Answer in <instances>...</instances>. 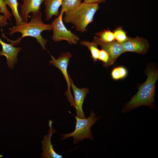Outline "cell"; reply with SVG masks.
I'll return each mask as SVG.
<instances>
[{
  "mask_svg": "<svg viewBox=\"0 0 158 158\" xmlns=\"http://www.w3.org/2000/svg\"><path fill=\"white\" fill-rule=\"evenodd\" d=\"M31 20L29 22L22 21L18 25L13 26L9 29V34L11 35L17 32H20L21 37H19L16 41L9 40L4 36V37L8 41L11 42L13 45L18 44L20 40L26 37H31L35 38L36 41L40 45L43 50L46 49L45 46L47 40L44 39L41 35L44 31H50L52 30L51 24H45L43 21L41 11L32 12Z\"/></svg>",
  "mask_w": 158,
  "mask_h": 158,
  "instance_id": "6da1fadb",
  "label": "cell"
},
{
  "mask_svg": "<svg viewBox=\"0 0 158 158\" xmlns=\"http://www.w3.org/2000/svg\"><path fill=\"white\" fill-rule=\"evenodd\" d=\"M146 81L139 87L138 92L126 103L121 110L125 113L142 106L154 109L155 84L158 78V70L152 68H147Z\"/></svg>",
  "mask_w": 158,
  "mask_h": 158,
  "instance_id": "7a4b0ae2",
  "label": "cell"
},
{
  "mask_svg": "<svg viewBox=\"0 0 158 158\" xmlns=\"http://www.w3.org/2000/svg\"><path fill=\"white\" fill-rule=\"evenodd\" d=\"M99 3H81L75 9L64 13L63 19L64 22L73 25L78 32H86L87 25L93 21L94 15L99 8Z\"/></svg>",
  "mask_w": 158,
  "mask_h": 158,
  "instance_id": "3957f363",
  "label": "cell"
},
{
  "mask_svg": "<svg viewBox=\"0 0 158 158\" xmlns=\"http://www.w3.org/2000/svg\"><path fill=\"white\" fill-rule=\"evenodd\" d=\"M76 120L75 130L72 132L67 134H62L63 137L60 139L62 140L70 137L73 138V143L77 144L80 141L85 138L89 139L92 141L94 140L91 128L100 118L96 116V113L92 110L89 116L84 119L80 118L75 116Z\"/></svg>",
  "mask_w": 158,
  "mask_h": 158,
  "instance_id": "277c9868",
  "label": "cell"
},
{
  "mask_svg": "<svg viewBox=\"0 0 158 158\" xmlns=\"http://www.w3.org/2000/svg\"><path fill=\"white\" fill-rule=\"evenodd\" d=\"M64 13V11L61 10L59 14L51 22L53 31L51 39L55 42L65 40L70 44H77L80 38L65 26L62 20Z\"/></svg>",
  "mask_w": 158,
  "mask_h": 158,
  "instance_id": "5b68a950",
  "label": "cell"
},
{
  "mask_svg": "<svg viewBox=\"0 0 158 158\" xmlns=\"http://www.w3.org/2000/svg\"><path fill=\"white\" fill-rule=\"evenodd\" d=\"M51 55V59L49 61L50 64L59 68L63 73L67 83V90L65 92L68 101L71 105L74 107V98L71 91V83L69 75H68L67 69L70 59L72 57L70 52L61 53L57 59H55Z\"/></svg>",
  "mask_w": 158,
  "mask_h": 158,
  "instance_id": "8992f818",
  "label": "cell"
},
{
  "mask_svg": "<svg viewBox=\"0 0 158 158\" xmlns=\"http://www.w3.org/2000/svg\"><path fill=\"white\" fill-rule=\"evenodd\" d=\"M93 41L108 54L109 56L108 67L113 65L118 57L123 53L122 45L117 41L105 42L101 40L97 36L94 37Z\"/></svg>",
  "mask_w": 158,
  "mask_h": 158,
  "instance_id": "52a82bcc",
  "label": "cell"
},
{
  "mask_svg": "<svg viewBox=\"0 0 158 158\" xmlns=\"http://www.w3.org/2000/svg\"><path fill=\"white\" fill-rule=\"evenodd\" d=\"M120 43L122 45L123 53L130 51L144 54L147 53L149 47L147 41L139 36L134 38L128 37L126 41Z\"/></svg>",
  "mask_w": 158,
  "mask_h": 158,
  "instance_id": "ba28073f",
  "label": "cell"
},
{
  "mask_svg": "<svg viewBox=\"0 0 158 158\" xmlns=\"http://www.w3.org/2000/svg\"><path fill=\"white\" fill-rule=\"evenodd\" d=\"M69 77L71 87L74 95L73 107L76 111V116L80 118H85L82 106L84 100L89 92V89L87 88H80L76 87L71 77L69 76Z\"/></svg>",
  "mask_w": 158,
  "mask_h": 158,
  "instance_id": "9c48e42d",
  "label": "cell"
},
{
  "mask_svg": "<svg viewBox=\"0 0 158 158\" xmlns=\"http://www.w3.org/2000/svg\"><path fill=\"white\" fill-rule=\"evenodd\" d=\"M0 44L2 47L1 50L0 51V56H5L7 59V63L8 67L10 69L13 68L15 63L18 61L17 55L19 52L22 50V48L14 47L12 43H6L0 38Z\"/></svg>",
  "mask_w": 158,
  "mask_h": 158,
  "instance_id": "30bf717a",
  "label": "cell"
},
{
  "mask_svg": "<svg viewBox=\"0 0 158 158\" xmlns=\"http://www.w3.org/2000/svg\"><path fill=\"white\" fill-rule=\"evenodd\" d=\"M44 0H23L20 5V17L22 21L28 22L29 14L30 13L41 11V6Z\"/></svg>",
  "mask_w": 158,
  "mask_h": 158,
  "instance_id": "8fae6325",
  "label": "cell"
},
{
  "mask_svg": "<svg viewBox=\"0 0 158 158\" xmlns=\"http://www.w3.org/2000/svg\"><path fill=\"white\" fill-rule=\"evenodd\" d=\"M49 128L48 134L43 136V140L42 141L43 152L41 154V157L62 158L63 156L57 154L53 149L51 139L52 133H55L56 131L52 127Z\"/></svg>",
  "mask_w": 158,
  "mask_h": 158,
  "instance_id": "7c38bea8",
  "label": "cell"
},
{
  "mask_svg": "<svg viewBox=\"0 0 158 158\" xmlns=\"http://www.w3.org/2000/svg\"><path fill=\"white\" fill-rule=\"evenodd\" d=\"M62 0H44V12L46 21L49 20L53 16H57L59 14V9Z\"/></svg>",
  "mask_w": 158,
  "mask_h": 158,
  "instance_id": "4fadbf2b",
  "label": "cell"
},
{
  "mask_svg": "<svg viewBox=\"0 0 158 158\" xmlns=\"http://www.w3.org/2000/svg\"><path fill=\"white\" fill-rule=\"evenodd\" d=\"M80 43L86 47L90 51L91 57L94 62H96L98 59L99 50L97 48V44L94 41L90 42L85 40H81Z\"/></svg>",
  "mask_w": 158,
  "mask_h": 158,
  "instance_id": "5bb4252c",
  "label": "cell"
},
{
  "mask_svg": "<svg viewBox=\"0 0 158 158\" xmlns=\"http://www.w3.org/2000/svg\"><path fill=\"white\" fill-rule=\"evenodd\" d=\"M5 4L8 5L11 8L12 13L14 16L16 21V25L20 24L22 21L19 13L18 6L19 5L17 0H4Z\"/></svg>",
  "mask_w": 158,
  "mask_h": 158,
  "instance_id": "9a60e30c",
  "label": "cell"
},
{
  "mask_svg": "<svg viewBox=\"0 0 158 158\" xmlns=\"http://www.w3.org/2000/svg\"><path fill=\"white\" fill-rule=\"evenodd\" d=\"M82 0H62L61 10L64 13L72 11L77 8L81 3Z\"/></svg>",
  "mask_w": 158,
  "mask_h": 158,
  "instance_id": "2e32d148",
  "label": "cell"
},
{
  "mask_svg": "<svg viewBox=\"0 0 158 158\" xmlns=\"http://www.w3.org/2000/svg\"><path fill=\"white\" fill-rule=\"evenodd\" d=\"M101 40L105 42H111L115 40V37L113 32L110 30H104L95 33Z\"/></svg>",
  "mask_w": 158,
  "mask_h": 158,
  "instance_id": "e0dca14e",
  "label": "cell"
},
{
  "mask_svg": "<svg viewBox=\"0 0 158 158\" xmlns=\"http://www.w3.org/2000/svg\"><path fill=\"white\" fill-rule=\"evenodd\" d=\"M127 74L126 68L123 67L119 66L116 67L113 70L111 75L113 79L117 80L125 78Z\"/></svg>",
  "mask_w": 158,
  "mask_h": 158,
  "instance_id": "ac0fdd59",
  "label": "cell"
},
{
  "mask_svg": "<svg viewBox=\"0 0 158 158\" xmlns=\"http://www.w3.org/2000/svg\"><path fill=\"white\" fill-rule=\"evenodd\" d=\"M115 39L118 42L121 43L126 41L128 38L126 33L121 27L117 28L113 32Z\"/></svg>",
  "mask_w": 158,
  "mask_h": 158,
  "instance_id": "d6986e66",
  "label": "cell"
},
{
  "mask_svg": "<svg viewBox=\"0 0 158 158\" xmlns=\"http://www.w3.org/2000/svg\"><path fill=\"white\" fill-rule=\"evenodd\" d=\"M98 59L102 61L103 63V66L106 68L108 67L109 56L105 51L102 49L99 50Z\"/></svg>",
  "mask_w": 158,
  "mask_h": 158,
  "instance_id": "ffe728a7",
  "label": "cell"
},
{
  "mask_svg": "<svg viewBox=\"0 0 158 158\" xmlns=\"http://www.w3.org/2000/svg\"><path fill=\"white\" fill-rule=\"evenodd\" d=\"M0 13L3 14L11 21V18L12 15L7 9L6 5L5 4L4 0H0Z\"/></svg>",
  "mask_w": 158,
  "mask_h": 158,
  "instance_id": "44dd1931",
  "label": "cell"
},
{
  "mask_svg": "<svg viewBox=\"0 0 158 158\" xmlns=\"http://www.w3.org/2000/svg\"><path fill=\"white\" fill-rule=\"evenodd\" d=\"M7 17L4 15H0V27H3L8 24L7 21Z\"/></svg>",
  "mask_w": 158,
  "mask_h": 158,
  "instance_id": "7402d4cb",
  "label": "cell"
},
{
  "mask_svg": "<svg viewBox=\"0 0 158 158\" xmlns=\"http://www.w3.org/2000/svg\"><path fill=\"white\" fill-rule=\"evenodd\" d=\"M84 2L89 3H99L105 1L104 0H83Z\"/></svg>",
  "mask_w": 158,
  "mask_h": 158,
  "instance_id": "603a6c76",
  "label": "cell"
}]
</instances>
